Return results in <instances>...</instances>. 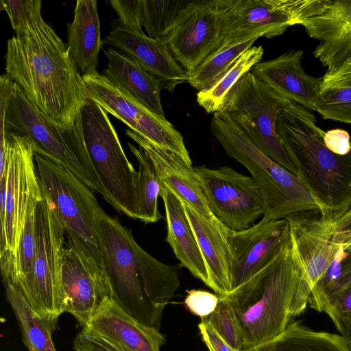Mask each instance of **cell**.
Here are the masks:
<instances>
[{
    "label": "cell",
    "mask_w": 351,
    "mask_h": 351,
    "mask_svg": "<svg viewBox=\"0 0 351 351\" xmlns=\"http://www.w3.org/2000/svg\"><path fill=\"white\" fill-rule=\"evenodd\" d=\"M326 314L341 335L348 340L351 335V283L339 295Z\"/></svg>",
    "instance_id": "f35d334b"
},
{
    "label": "cell",
    "mask_w": 351,
    "mask_h": 351,
    "mask_svg": "<svg viewBox=\"0 0 351 351\" xmlns=\"http://www.w3.org/2000/svg\"><path fill=\"white\" fill-rule=\"evenodd\" d=\"M210 129L226 154L250 171L259 187L265 206L262 220L272 221L319 212L300 178L260 150L224 110L213 114Z\"/></svg>",
    "instance_id": "8992f818"
},
{
    "label": "cell",
    "mask_w": 351,
    "mask_h": 351,
    "mask_svg": "<svg viewBox=\"0 0 351 351\" xmlns=\"http://www.w3.org/2000/svg\"><path fill=\"white\" fill-rule=\"evenodd\" d=\"M294 16L318 41L313 56L326 72L351 58V0H296Z\"/></svg>",
    "instance_id": "5bb4252c"
},
{
    "label": "cell",
    "mask_w": 351,
    "mask_h": 351,
    "mask_svg": "<svg viewBox=\"0 0 351 351\" xmlns=\"http://www.w3.org/2000/svg\"><path fill=\"white\" fill-rule=\"evenodd\" d=\"M206 320L232 348L237 351L243 349L244 335L227 295L219 297L215 310Z\"/></svg>",
    "instance_id": "e575fe53"
},
{
    "label": "cell",
    "mask_w": 351,
    "mask_h": 351,
    "mask_svg": "<svg viewBox=\"0 0 351 351\" xmlns=\"http://www.w3.org/2000/svg\"><path fill=\"white\" fill-rule=\"evenodd\" d=\"M264 49L252 46L243 52L210 87L198 91L197 101L208 113L223 110L228 97L240 79L261 62Z\"/></svg>",
    "instance_id": "4dcf8cb0"
},
{
    "label": "cell",
    "mask_w": 351,
    "mask_h": 351,
    "mask_svg": "<svg viewBox=\"0 0 351 351\" xmlns=\"http://www.w3.org/2000/svg\"><path fill=\"white\" fill-rule=\"evenodd\" d=\"M194 169L211 213L228 229H247L263 215V195L252 177L228 166Z\"/></svg>",
    "instance_id": "7c38bea8"
},
{
    "label": "cell",
    "mask_w": 351,
    "mask_h": 351,
    "mask_svg": "<svg viewBox=\"0 0 351 351\" xmlns=\"http://www.w3.org/2000/svg\"><path fill=\"white\" fill-rule=\"evenodd\" d=\"M304 51L289 50L254 66L252 73L285 99L314 111L321 92L322 77L307 74L302 66Z\"/></svg>",
    "instance_id": "ffe728a7"
},
{
    "label": "cell",
    "mask_w": 351,
    "mask_h": 351,
    "mask_svg": "<svg viewBox=\"0 0 351 351\" xmlns=\"http://www.w3.org/2000/svg\"><path fill=\"white\" fill-rule=\"evenodd\" d=\"M75 351H132L116 341L82 329L73 341Z\"/></svg>",
    "instance_id": "ab89813d"
},
{
    "label": "cell",
    "mask_w": 351,
    "mask_h": 351,
    "mask_svg": "<svg viewBox=\"0 0 351 351\" xmlns=\"http://www.w3.org/2000/svg\"><path fill=\"white\" fill-rule=\"evenodd\" d=\"M296 214L287 217L293 250L304 273V283L311 293L337 248L321 217Z\"/></svg>",
    "instance_id": "603a6c76"
},
{
    "label": "cell",
    "mask_w": 351,
    "mask_h": 351,
    "mask_svg": "<svg viewBox=\"0 0 351 351\" xmlns=\"http://www.w3.org/2000/svg\"><path fill=\"white\" fill-rule=\"evenodd\" d=\"M314 111L324 119L351 123V87L321 93Z\"/></svg>",
    "instance_id": "d590c367"
},
{
    "label": "cell",
    "mask_w": 351,
    "mask_h": 351,
    "mask_svg": "<svg viewBox=\"0 0 351 351\" xmlns=\"http://www.w3.org/2000/svg\"><path fill=\"white\" fill-rule=\"evenodd\" d=\"M184 304L194 315L202 319L210 315L216 308L219 297L201 289L187 290Z\"/></svg>",
    "instance_id": "60d3db41"
},
{
    "label": "cell",
    "mask_w": 351,
    "mask_h": 351,
    "mask_svg": "<svg viewBox=\"0 0 351 351\" xmlns=\"http://www.w3.org/2000/svg\"><path fill=\"white\" fill-rule=\"evenodd\" d=\"M36 255L29 281L20 291L41 317L58 320L64 313L65 296L62 267L64 232L43 196L36 208Z\"/></svg>",
    "instance_id": "30bf717a"
},
{
    "label": "cell",
    "mask_w": 351,
    "mask_h": 351,
    "mask_svg": "<svg viewBox=\"0 0 351 351\" xmlns=\"http://www.w3.org/2000/svg\"><path fill=\"white\" fill-rule=\"evenodd\" d=\"M104 52L108 65L102 75L124 95L165 118L160 101L162 88L160 80L123 52L112 47Z\"/></svg>",
    "instance_id": "cb8c5ba5"
},
{
    "label": "cell",
    "mask_w": 351,
    "mask_h": 351,
    "mask_svg": "<svg viewBox=\"0 0 351 351\" xmlns=\"http://www.w3.org/2000/svg\"><path fill=\"white\" fill-rule=\"evenodd\" d=\"M102 42L137 61L160 80L162 88L171 93L177 86L188 82L189 73L174 58L163 39L114 26Z\"/></svg>",
    "instance_id": "d6986e66"
},
{
    "label": "cell",
    "mask_w": 351,
    "mask_h": 351,
    "mask_svg": "<svg viewBox=\"0 0 351 351\" xmlns=\"http://www.w3.org/2000/svg\"><path fill=\"white\" fill-rule=\"evenodd\" d=\"M324 221L332 241L351 250V208L337 217Z\"/></svg>",
    "instance_id": "b9f144b4"
},
{
    "label": "cell",
    "mask_w": 351,
    "mask_h": 351,
    "mask_svg": "<svg viewBox=\"0 0 351 351\" xmlns=\"http://www.w3.org/2000/svg\"><path fill=\"white\" fill-rule=\"evenodd\" d=\"M5 296L18 321L22 341L28 351H56L52 333L58 320H49L38 315L29 305L17 287L4 285Z\"/></svg>",
    "instance_id": "f1b7e54d"
},
{
    "label": "cell",
    "mask_w": 351,
    "mask_h": 351,
    "mask_svg": "<svg viewBox=\"0 0 351 351\" xmlns=\"http://www.w3.org/2000/svg\"><path fill=\"white\" fill-rule=\"evenodd\" d=\"M230 1L191 0L164 39L188 73L221 48L223 21Z\"/></svg>",
    "instance_id": "4fadbf2b"
},
{
    "label": "cell",
    "mask_w": 351,
    "mask_h": 351,
    "mask_svg": "<svg viewBox=\"0 0 351 351\" xmlns=\"http://www.w3.org/2000/svg\"><path fill=\"white\" fill-rule=\"evenodd\" d=\"M123 345L132 351H160L165 338L160 330L145 326L108 301L82 328Z\"/></svg>",
    "instance_id": "d4e9b609"
},
{
    "label": "cell",
    "mask_w": 351,
    "mask_h": 351,
    "mask_svg": "<svg viewBox=\"0 0 351 351\" xmlns=\"http://www.w3.org/2000/svg\"><path fill=\"white\" fill-rule=\"evenodd\" d=\"M129 148L138 162V217L145 223L157 222L161 217L158 208L160 184L150 160L138 147L128 143Z\"/></svg>",
    "instance_id": "d6a6232c"
},
{
    "label": "cell",
    "mask_w": 351,
    "mask_h": 351,
    "mask_svg": "<svg viewBox=\"0 0 351 351\" xmlns=\"http://www.w3.org/2000/svg\"><path fill=\"white\" fill-rule=\"evenodd\" d=\"M287 100L250 71L234 85L223 110L260 150L297 176L276 131L277 118Z\"/></svg>",
    "instance_id": "8fae6325"
},
{
    "label": "cell",
    "mask_w": 351,
    "mask_h": 351,
    "mask_svg": "<svg viewBox=\"0 0 351 351\" xmlns=\"http://www.w3.org/2000/svg\"><path fill=\"white\" fill-rule=\"evenodd\" d=\"M5 74L52 124L72 128L91 97L66 44L42 16L8 40Z\"/></svg>",
    "instance_id": "6da1fadb"
},
{
    "label": "cell",
    "mask_w": 351,
    "mask_h": 351,
    "mask_svg": "<svg viewBox=\"0 0 351 351\" xmlns=\"http://www.w3.org/2000/svg\"><path fill=\"white\" fill-rule=\"evenodd\" d=\"M242 351H351V346L342 335L314 331L295 322L273 339Z\"/></svg>",
    "instance_id": "83f0119b"
},
{
    "label": "cell",
    "mask_w": 351,
    "mask_h": 351,
    "mask_svg": "<svg viewBox=\"0 0 351 351\" xmlns=\"http://www.w3.org/2000/svg\"><path fill=\"white\" fill-rule=\"evenodd\" d=\"M66 46L82 75L97 73L103 42L96 0H77L74 18L67 23Z\"/></svg>",
    "instance_id": "4316f807"
},
{
    "label": "cell",
    "mask_w": 351,
    "mask_h": 351,
    "mask_svg": "<svg viewBox=\"0 0 351 351\" xmlns=\"http://www.w3.org/2000/svg\"><path fill=\"white\" fill-rule=\"evenodd\" d=\"M34 154L29 138L5 134V143L0 146V176H7L5 210L0 215L1 270L14 258L29 211L43 197Z\"/></svg>",
    "instance_id": "9c48e42d"
},
{
    "label": "cell",
    "mask_w": 351,
    "mask_h": 351,
    "mask_svg": "<svg viewBox=\"0 0 351 351\" xmlns=\"http://www.w3.org/2000/svg\"><path fill=\"white\" fill-rule=\"evenodd\" d=\"M191 0H141L142 27L154 38L165 39Z\"/></svg>",
    "instance_id": "836d02e7"
},
{
    "label": "cell",
    "mask_w": 351,
    "mask_h": 351,
    "mask_svg": "<svg viewBox=\"0 0 351 351\" xmlns=\"http://www.w3.org/2000/svg\"><path fill=\"white\" fill-rule=\"evenodd\" d=\"M0 136L24 135L35 152L68 169L91 191L100 193L84 138L82 114L74 125L60 128L49 121L6 74L0 77Z\"/></svg>",
    "instance_id": "5b68a950"
},
{
    "label": "cell",
    "mask_w": 351,
    "mask_h": 351,
    "mask_svg": "<svg viewBox=\"0 0 351 351\" xmlns=\"http://www.w3.org/2000/svg\"><path fill=\"white\" fill-rule=\"evenodd\" d=\"M34 158L43 196L66 239L104 269L96 225L101 206L92 191L68 169L45 155L35 152Z\"/></svg>",
    "instance_id": "ba28073f"
},
{
    "label": "cell",
    "mask_w": 351,
    "mask_h": 351,
    "mask_svg": "<svg viewBox=\"0 0 351 351\" xmlns=\"http://www.w3.org/2000/svg\"><path fill=\"white\" fill-rule=\"evenodd\" d=\"M109 3L119 17L114 26L143 33L141 0H110Z\"/></svg>",
    "instance_id": "74e56055"
},
{
    "label": "cell",
    "mask_w": 351,
    "mask_h": 351,
    "mask_svg": "<svg viewBox=\"0 0 351 351\" xmlns=\"http://www.w3.org/2000/svg\"><path fill=\"white\" fill-rule=\"evenodd\" d=\"M183 204L208 271V287L219 297L226 296L231 291V252L227 228L213 215L204 216Z\"/></svg>",
    "instance_id": "7402d4cb"
},
{
    "label": "cell",
    "mask_w": 351,
    "mask_h": 351,
    "mask_svg": "<svg viewBox=\"0 0 351 351\" xmlns=\"http://www.w3.org/2000/svg\"><path fill=\"white\" fill-rule=\"evenodd\" d=\"M348 341H349V343H350V346H351V335H350V338H349V339H348Z\"/></svg>",
    "instance_id": "bcb514c9"
},
{
    "label": "cell",
    "mask_w": 351,
    "mask_h": 351,
    "mask_svg": "<svg viewBox=\"0 0 351 351\" xmlns=\"http://www.w3.org/2000/svg\"><path fill=\"white\" fill-rule=\"evenodd\" d=\"M96 225L111 300L136 322L160 330L164 308L180 287L176 267L146 252L131 230L101 208Z\"/></svg>",
    "instance_id": "7a4b0ae2"
},
{
    "label": "cell",
    "mask_w": 351,
    "mask_h": 351,
    "mask_svg": "<svg viewBox=\"0 0 351 351\" xmlns=\"http://www.w3.org/2000/svg\"><path fill=\"white\" fill-rule=\"evenodd\" d=\"M276 131L320 217L330 220L351 208V151L341 156L329 150L315 115L290 100L277 118Z\"/></svg>",
    "instance_id": "3957f363"
},
{
    "label": "cell",
    "mask_w": 351,
    "mask_h": 351,
    "mask_svg": "<svg viewBox=\"0 0 351 351\" xmlns=\"http://www.w3.org/2000/svg\"><path fill=\"white\" fill-rule=\"evenodd\" d=\"M62 282L64 313L71 314L82 328L111 300L110 286L104 269L68 240L63 254Z\"/></svg>",
    "instance_id": "2e32d148"
},
{
    "label": "cell",
    "mask_w": 351,
    "mask_h": 351,
    "mask_svg": "<svg viewBox=\"0 0 351 351\" xmlns=\"http://www.w3.org/2000/svg\"><path fill=\"white\" fill-rule=\"evenodd\" d=\"M351 87V58L343 62L336 69L326 72L322 77L321 93Z\"/></svg>",
    "instance_id": "7bdbcfd3"
},
{
    "label": "cell",
    "mask_w": 351,
    "mask_h": 351,
    "mask_svg": "<svg viewBox=\"0 0 351 351\" xmlns=\"http://www.w3.org/2000/svg\"><path fill=\"white\" fill-rule=\"evenodd\" d=\"M198 328L209 351H237L232 348L206 319H202L198 324Z\"/></svg>",
    "instance_id": "f6af8a7d"
},
{
    "label": "cell",
    "mask_w": 351,
    "mask_h": 351,
    "mask_svg": "<svg viewBox=\"0 0 351 351\" xmlns=\"http://www.w3.org/2000/svg\"><path fill=\"white\" fill-rule=\"evenodd\" d=\"M1 5L16 35L22 34L31 21L42 16L40 0H1Z\"/></svg>",
    "instance_id": "8d00e7d4"
},
{
    "label": "cell",
    "mask_w": 351,
    "mask_h": 351,
    "mask_svg": "<svg viewBox=\"0 0 351 351\" xmlns=\"http://www.w3.org/2000/svg\"><path fill=\"white\" fill-rule=\"evenodd\" d=\"M351 283V250L337 244L324 274L313 288L308 304L311 308L327 313L339 295Z\"/></svg>",
    "instance_id": "f546056e"
},
{
    "label": "cell",
    "mask_w": 351,
    "mask_h": 351,
    "mask_svg": "<svg viewBox=\"0 0 351 351\" xmlns=\"http://www.w3.org/2000/svg\"><path fill=\"white\" fill-rule=\"evenodd\" d=\"M304 277L289 232L279 254L227 295L244 335L242 350L267 342L284 332L291 317L292 301Z\"/></svg>",
    "instance_id": "277c9868"
},
{
    "label": "cell",
    "mask_w": 351,
    "mask_h": 351,
    "mask_svg": "<svg viewBox=\"0 0 351 351\" xmlns=\"http://www.w3.org/2000/svg\"><path fill=\"white\" fill-rule=\"evenodd\" d=\"M91 97L108 113L120 119L131 130L192 165L184 138L166 119L124 95L98 72L82 75Z\"/></svg>",
    "instance_id": "9a60e30c"
},
{
    "label": "cell",
    "mask_w": 351,
    "mask_h": 351,
    "mask_svg": "<svg viewBox=\"0 0 351 351\" xmlns=\"http://www.w3.org/2000/svg\"><path fill=\"white\" fill-rule=\"evenodd\" d=\"M324 142L329 150L337 155L343 156L351 151L350 137L344 130L334 129L325 132Z\"/></svg>",
    "instance_id": "ee69618b"
},
{
    "label": "cell",
    "mask_w": 351,
    "mask_h": 351,
    "mask_svg": "<svg viewBox=\"0 0 351 351\" xmlns=\"http://www.w3.org/2000/svg\"><path fill=\"white\" fill-rule=\"evenodd\" d=\"M260 37L226 45L208 57L193 72L189 73L188 83L198 91L213 85L246 50Z\"/></svg>",
    "instance_id": "1f68e13d"
},
{
    "label": "cell",
    "mask_w": 351,
    "mask_h": 351,
    "mask_svg": "<svg viewBox=\"0 0 351 351\" xmlns=\"http://www.w3.org/2000/svg\"><path fill=\"white\" fill-rule=\"evenodd\" d=\"M294 0H231L223 25L221 47L254 37L282 35L295 25Z\"/></svg>",
    "instance_id": "ac0fdd59"
},
{
    "label": "cell",
    "mask_w": 351,
    "mask_h": 351,
    "mask_svg": "<svg viewBox=\"0 0 351 351\" xmlns=\"http://www.w3.org/2000/svg\"><path fill=\"white\" fill-rule=\"evenodd\" d=\"M125 134L134 141L147 156L160 186L167 188L200 214L206 217L213 215L192 165L131 130H127Z\"/></svg>",
    "instance_id": "44dd1931"
},
{
    "label": "cell",
    "mask_w": 351,
    "mask_h": 351,
    "mask_svg": "<svg viewBox=\"0 0 351 351\" xmlns=\"http://www.w3.org/2000/svg\"><path fill=\"white\" fill-rule=\"evenodd\" d=\"M231 252V291L237 289L280 252L289 237L287 219L261 220L247 229L234 231L227 228Z\"/></svg>",
    "instance_id": "e0dca14e"
},
{
    "label": "cell",
    "mask_w": 351,
    "mask_h": 351,
    "mask_svg": "<svg viewBox=\"0 0 351 351\" xmlns=\"http://www.w3.org/2000/svg\"><path fill=\"white\" fill-rule=\"evenodd\" d=\"M81 114L84 138L100 194L119 212L138 219V171L126 157L108 112L90 97Z\"/></svg>",
    "instance_id": "52a82bcc"
},
{
    "label": "cell",
    "mask_w": 351,
    "mask_h": 351,
    "mask_svg": "<svg viewBox=\"0 0 351 351\" xmlns=\"http://www.w3.org/2000/svg\"><path fill=\"white\" fill-rule=\"evenodd\" d=\"M160 196L163 200L166 214V241L182 265L208 287V271L196 237L186 215L183 202L162 186H160Z\"/></svg>",
    "instance_id": "484cf974"
}]
</instances>
